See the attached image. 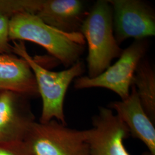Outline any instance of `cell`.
Returning <instances> with one entry per match:
<instances>
[{
  "label": "cell",
  "instance_id": "obj_1",
  "mask_svg": "<svg viewBox=\"0 0 155 155\" xmlns=\"http://www.w3.org/2000/svg\"><path fill=\"white\" fill-rule=\"evenodd\" d=\"M9 36L13 41H29L41 46L67 68L79 61L86 45L81 32H61L31 13H20L9 19Z\"/></svg>",
  "mask_w": 155,
  "mask_h": 155
},
{
  "label": "cell",
  "instance_id": "obj_2",
  "mask_svg": "<svg viewBox=\"0 0 155 155\" xmlns=\"http://www.w3.org/2000/svg\"><path fill=\"white\" fill-rule=\"evenodd\" d=\"M12 52L24 59L31 67L42 100V110L39 122L47 123L56 120L67 125L64 112V102L67 91L73 81L82 76L85 66L78 61L66 70L54 72L40 65L29 54L22 41H13Z\"/></svg>",
  "mask_w": 155,
  "mask_h": 155
},
{
  "label": "cell",
  "instance_id": "obj_3",
  "mask_svg": "<svg viewBox=\"0 0 155 155\" xmlns=\"http://www.w3.org/2000/svg\"><path fill=\"white\" fill-rule=\"evenodd\" d=\"M88 47L87 57L89 78L98 77L119 58L123 49L115 39L113 9L108 0L96 1L86 17L81 29Z\"/></svg>",
  "mask_w": 155,
  "mask_h": 155
},
{
  "label": "cell",
  "instance_id": "obj_4",
  "mask_svg": "<svg viewBox=\"0 0 155 155\" xmlns=\"http://www.w3.org/2000/svg\"><path fill=\"white\" fill-rule=\"evenodd\" d=\"M24 141L33 155H90L86 130L68 127L56 120L35 121Z\"/></svg>",
  "mask_w": 155,
  "mask_h": 155
},
{
  "label": "cell",
  "instance_id": "obj_5",
  "mask_svg": "<svg viewBox=\"0 0 155 155\" xmlns=\"http://www.w3.org/2000/svg\"><path fill=\"white\" fill-rule=\"evenodd\" d=\"M147 39L135 40L123 50L118 60L95 78L81 76L74 81L76 90L101 87L111 90L117 94L121 100L127 99L130 93L133 76L140 61L148 49Z\"/></svg>",
  "mask_w": 155,
  "mask_h": 155
},
{
  "label": "cell",
  "instance_id": "obj_6",
  "mask_svg": "<svg viewBox=\"0 0 155 155\" xmlns=\"http://www.w3.org/2000/svg\"><path fill=\"white\" fill-rule=\"evenodd\" d=\"M92 127L86 130L90 155H132L124 141L130 136L126 125L107 107L100 106L91 118ZM141 155H152L148 151Z\"/></svg>",
  "mask_w": 155,
  "mask_h": 155
},
{
  "label": "cell",
  "instance_id": "obj_7",
  "mask_svg": "<svg viewBox=\"0 0 155 155\" xmlns=\"http://www.w3.org/2000/svg\"><path fill=\"white\" fill-rule=\"evenodd\" d=\"M113 9V24L118 45L129 38L147 39L155 36V12L141 0H108Z\"/></svg>",
  "mask_w": 155,
  "mask_h": 155
},
{
  "label": "cell",
  "instance_id": "obj_8",
  "mask_svg": "<svg viewBox=\"0 0 155 155\" xmlns=\"http://www.w3.org/2000/svg\"><path fill=\"white\" fill-rule=\"evenodd\" d=\"M29 97L0 91V143L24 141L35 117Z\"/></svg>",
  "mask_w": 155,
  "mask_h": 155
},
{
  "label": "cell",
  "instance_id": "obj_9",
  "mask_svg": "<svg viewBox=\"0 0 155 155\" xmlns=\"http://www.w3.org/2000/svg\"><path fill=\"white\" fill-rule=\"evenodd\" d=\"M126 125L130 136L138 139L146 146L148 152L155 155V124L145 112L134 86L127 99L110 102L107 106Z\"/></svg>",
  "mask_w": 155,
  "mask_h": 155
},
{
  "label": "cell",
  "instance_id": "obj_10",
  "mask_svg": "<svg viewBox=\"0 0 155 155\" xmlns=\"http://www.w3.org/2000/svg\"><path fill=\"white\" fill-rule=\"evenodd\" d=\"M88 13L79 0H42L36 15L51 27L71 33L81 32Z\"/></svg>",
  "mask_w": 155,
  "mask_h": 155
},
{
  "label": "cell",
  "instance_id": "obj_11",
  "mask_svg": "<svg viewBox=\"0 0 155 155\" xmlns=\"http://www.w3.org/2000/svg\"><path fill=\"white\" fill-rule=\"evenodd\" d=\"M4 90L29 97L39 95L33 72L21 58L0 54V91Z\"/></svg>",
  "mask_w": 155,
  "mask_h": 155
},
{
  "label": "cell",
  "instance_id": "obj_12",
  "mask_svg": "<svg viewBox=\"0 0 155 155\" xmlns=\"http://www.w3.org/2000/svg\"><path fill=\"white\" fill-rule=\"evenodd\" d=\"M134 86L145 112L155 123V72L149 60L144 57L140 61L133 76Z\"/></svg>",
  "mask_w": 155,
  "mask_h": 155
},
{
  "label": "cell",
  "instance_id": "obj_13",
  "mask_svg": "<svg viewBox=\"0 0 155 155\" xmlns=\"http://www.w3.org/2000/svg\"><path fill=\"white\" fill-rule=\"evenodd\" d=\"M42 0H0V15L10 19L22 13L36 14Z\"/></svg>",
  "mask_w": 155,
  "mask_h": 155
},
{
  "label": "cell",
  "instance_id": "obj_14",
  "mask_svg": "<svg viewBox=\"0 0 155 155\" xmlns=\"http://www.w3.org/2000/svg\"><path fill=\"white\" fill-rule=\"evenodd\" d=\"M0 155H33L24 141L0 143Z\"/></svg>",
  "mask_w": 155,
  "mask_h": 155
},
{
  "label": "cell",
  "instance_id": "obj_15",
  "mask_svg": "<svg viewBox=\"0 0 155 155\" xmlns=\"http://www.w3.org/2000/svg\"><path fill=\"white\" fill-rule=\"evenodd\" d=\"M9 32V19L0 15V54H9L12 52Z\"/></svg>",
  "mask_w": 155,
  "mask_h": 155
}]
</instances>
